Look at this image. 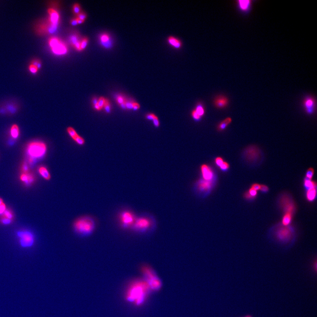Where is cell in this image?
Wrapping results in <instances>:
<instances>
[{
	"label": "cell",
	"mask_w": 317,
	"mask_h": 317,
	"mask_svg": "<svg viewBox=\"0 0 317 317\" xmlns=\"http://www.w3.org/2000/svg\"><path fill=\"white\" fill-rule=\"evenodd\" d=\"M157 116L153 113H149L146 116V118L148 120H153Z\"/></svg>",
	"instance_id": "obj_46"
},
{
	"label": "cell",
	"mask_w": 317,
	"mask_h": 317,
	"mask_svg": "<svg viewBox=\"0 0 317 317\" xmlns=\"http://www.w3.org/2000/svg\"><path fill=\"white\" fill-rule=\"evenodd\" d=\"M152 121H153V124H154L155 127H159V126H160V122H159V119L157 116Z\"/></svg>",
	"instance_id": "obj_53"
},
{
	"label": "cell",
	"mask_w": 317,
	"mask_h": 317,
	"mask_svg": "<svg viewBox=\"0 0 317 317\" xmlns=\"http://www.w3.org/2000/svg\"><path fill=\"white\" fill-rule=\"evenodd\" d=\"M151 225L150 220L147 218L141 217L136 219L133 227L138 231H144L148 229Z\"/></svg>",
	"instance_id": "obj_9"
},
{
	"label": "cell",
	"mask_w": 317,
	"mask_h": 317,
	"mask_svg": "<svg viewBox=\"0 0 317 317\" xmlns=\"http://www.w3.org/2000/svg\"><path fill=\"white\" fill-rule=\"evenodd\" d=\"M315 100L313 98L307 97L305 99L304 101V105L308 112L311 113L312 112L315 106Z\"/></svg>",
	"instance_id": "obj_18"
},
{
	"label": "cell",
	"mask_w": 317,
	"mask_h": 317,
	"mask_svg": "<svg viewBox=\"0 0 317 317\" xmlns=\"http://www.w3.org/2000/svg\"><path fill=\"white\" fill-rule=\"evenodd\" d=\"M73 227L74 231L80 235H89L95 229V221L90 216H82L75 220Z\"/></svg>",
	"instance_id": "obj_3"
},
{
	"label": "cell",
	"mask_w": 317,
	"mask_h": 317,
	"mask_svg": "<svg viewBox=\"0 0 317 317\" xmlns=\"http://www.w3.org/2000/svg\"><path fill=\"white\" fill-rule=\"evenodd\" d=\"M141 272L144 275L145 280L149 285L152 291H159L162 286L161 281L152 268L147 266L141 268Z\"/></svg>",
	"instance_id": "obj_4"
},
{
	"label": "cell",
	"mask_w": 317,
	"mask_h": 317,
	"mask_svg": "<svg viewBox=\"0 0 317 317\" xmlns=\"http://www.w3.org/2000/svg\"><path fill=\"white\" fill-rule=\"evenodd\" d=\"M39 68L33 64H31L29 66V70L31 73L35 74L37 73Z\"/></svg>",
	"instance_id": "obj_33"
},
{
	"label": "cell",
	"mask_w": 317,
	"mask_h": 317,
	"mask_svg": "<svg viewBox=\"0 0 317 317\" xmlns=\"http://www.w3.org/2000/svg\"><path fill=\"white\" fill-rule=\"evenodd\" d=\"M119 219L120 225L123 228H129L133 226L136 220L134 214L129 211L121 212L119 214Z\"/></svg>",
	"instance_id": "obj_6"
},
{
	"label": "cell",
	"mask_w": 317,
	"mask_h": 317,
	"mask_svg": "<svg viewBox=\"0 0 317 317\" xmlns=\"http://www.w3.org/2000/svg\"><path fill=\"white\" fill-rule=\"evenodd\" d=\"M73 11L74 13L76 15H77L81 12V6L78 4H75L73 7Z\"/></svg>",
	"instance_id": "obj_32"
},
{
	"label": "cell",
	"mask_w": 317,
	"mask_h": 317,
	"mask_svg": "<svg viewBox=\"0 0 317 317\" xmlns=\"http://www.w3.org/2000/svg\"><path fill=\"white\" fill-rule=\"evenodd\" d=\"M27 156V162L30 166L32 165L37 160L42 158L47 151L46 144L40 141H33L26 145L25 149Z\"/></svg>",
	"instance_id": "obj_2"
},
{
	"label": "cell",
	"mask_w": 317,
	"mask_h": 317,
	"mask_svg": "<svg viewBox=\"0 0 317 317\" xmlns=\"http://www.w3.org/2000/svg\"><path fill=\"white\" fill-rule=\"evenodd\" d=\"M17 236L20 239V245L23 247L32 246L34 242V238L31 232L28 231H19L17 232Z\"/></svg>",
	"instance_id": "obj_7"
},
{
	"label": "cell",
	"mask_w": 317,
	"mask_h": 317,
	"mask_svg": "<svg viewBox=\"0 0 317 317\" xmlns=\"http://www.w3.org/2000/svg\"><path fill=\"white\" fill-rule=\"evenodd\" d=\"M140 108V105L138 103L134 102L133 105V109L134 110H138Z\"/></svg>",
	"instance_id": "obj_54"
},
{
	"label": "cell",
	"mask_w": 317,
	"mask_h": 317,
	"mask_svg": "<svg viewBox=\"0 0 317 317\" xmlns=\"http://www.w3.org/2000/svg\"><path fill=\"white\" fill-rule=\"evenodd\" d=\"M70 23L73 26H75L78 25L77 22V20L76 18H75V19H72L70 21Z\"/></svg>",
	"instance_id": "obj_55"
},
{
	"label": "cell",
	"mask_w": 317,
	"mask_h": 317,
	"mask_svg": "<svg viewBox=\"0 0 317 317\" xmlns=\"http://www.w3.org/2000/svg\"><path fill=\"white\" fill-rule=\"evenodd\" d=\"M291 232L289 228L284 227L280 228L277 233V236L280 239L285 240L289 238L291 235Z\"/></svg>",
	"instance_id": "obj_20"
},
{
	"label": "cell",
	"mask_w": 317,
	"mask_h": 317,
	"mask_svg": "<svg viewBox=\"0 0 317 317\" xmlns=\"http://www.w3.org/2000/svg\"><path fill=\"white\" fill-rule=\"evenodd\" d=\"M260 190L261 191L263 192H267L269 190V188L267 186H266V185L262 184V185H261Z\"/></svg>",
	"instance_id": "obj_52"
},
{
	"label": "cell",
	"mask_w": 317,
	"mask_h": 317,
	"mask_svg": "<svg viewBox=\"0 0 317 317\" xmlns=\"http://www.w3.org/2000/svg\"><path fill=\"white\" fill-rule=\"evenodd\" d=\"M126 100V99L122 96H118L117 97V102L119 105H121V104L125 103Z\"/></svg>",
	"instance_id": "obj_41"
},
{
	"label": "cell",
	"mask_w": 317,
	"mask_h": 317,
	"mask_svg": "<svg viewBox=\"0 0 317 317\" xmlns=\"http://www.w3.org/2000/svg\"><path fill=\"white\" fill-rule=\"evenodd\" d=\"M98 99H97V98L94 97L92 100V102H93V105H97L98 103Z\"/></svg>",
	"instance_id": "obj_57"
},
{
	"label": "cell",
	"mask_w": 317,
	"mask_h": 317,
	"mask_svg": "<svg viewBox=\"0 0 317 317\" xmlns=\"http://www.w3.org/2000/svg\"><path fill=\"white\" fill-rule=\"evenodd\" d=\"M48 43L51 51L56 55H64L68 52V48L66 44L57 37H50Z\"/></svg>",
	"instance_id": "obj_5"
},
{
	"label": "cell",
	"mask_w": 317,
	"mask_h": 317,
	"mask_svg": "<svg viewBox=\"0 0 317 317\" xmlns=\"http://www.w3.org/2000/svg\"><path fill=\"white\" fill-rule=\"evenodd\" d=\"M1 222L4 225H9L12 222V220L8 218L4 217L1 220Z\"/></svg>",
	"instance_id": "obj_42"
},
{
	"label": "cell",
	"mask_w": 317,
	"mask_h": 317,
	"mask_svg": "<svg viewBox=\"0 0 317 317\" xmlns=\"http://www.w3.org/2000/svg\"><path fill=\"white\" fill-rule=\"evenodd\" d=\"M76 18L85 21L87 18L86 14L83 12H81L78 14L76 15Z\"/></svg>",
	"instance_id": "obj_38"
},
{
	"label": "cell",
	"mask_w": 317,
	"mask_h": 317,
	"mask_svg": "<svg viewBox=\"0 0 317 317\" xmlns=\"http://www.w3.org/2000/svg\"><path fill=\"white\" fill-rule=\"evenodd\" d=\"M6 209V205L4 203L0 205V215H3Z\"/></svg>",
	"instance_id": "obj_48"
},
{
	"label": "cell",
	"mask_w": 317,
	"mask_h": 317,
	"mask_svg": "<svg viewBox=\"0 0 317 317\" xmlns=\"http://www.w3.org/2000/svg\"><path fill=\"white\" fill-rule=\"evenodd\" d=\"M10 137L14 140H17L20 135V130L19 126L16 124H13L10 130Z\"/></svg>",
	"instance_id": "obj_21"
},
{
	"label": "cell",
	"mask_w": 317,
	"mask_h": 317,
	"mask_svg": "<svg viewBox=\"0 0 317 317\" xmlns=\"http://www.w3.org/2000/svg\"><path fill=\"white\" fill-rule=\"evenodd\" d=\"M214 103L215 106L217 108H225L228 105L229 100L228 98L224 96H218L215 99Z\"/></svg>",
	"instance_id": "obj_14"
},
{
	"label": "cell",
	"mask_w": 317,
	"mask_h": 317,
	"mask_svg": "<svg viewBox=\"0 0 317 317\" xmlns=\"http://www.w3.org/2000/svg\"><path fill=\"white\" fill-rule=\"evenodd\" d=\"M215 161L216 165H217V166H219V167H220V166L223 164V163L224 162L223 160V159L221 157L216 158L215 159Z\"/></svg>",
	"instance_id": "obj_47"
},
{
	"label": "cell",
	"mask_w": 317,
	"mask_h": 317,
	"mask_svg": "<svg viewBox=\"0 0 317 317\" xmlns=\"http://www.w3.org/2000/svg\"><path fill=\"white\" fill-rule=\"evenodd\" d=\"M20 180L25 185L29 186L35 182L36 179L34 174L30 171L27 173L21 174L20 176Z\"/></svg>",
	"instance_id": "obj_10"
},
{
	"label": "cell",
	"mask_w": 317,
	"mask_h": 317,
	"mask_svg": "<svg viewBox=\"0 0 317 317\" xmlns=\"http://www.w3.org/2000/svg\"><path fill=\"white\" fill-rule=\"evenodd\" d=\"M238 7L240 10L243 12L248 11L250 10L251 6V1L249 0H240L237 1Z\"/></svg>",
	"instance_id": "obj_19"
},
{
	"label": "cell",
	"mask_w": 317,
	"mask_h": 317,
	"mask_svg": "<svg viewBox=\"0 0 317 317\" xmlns=\"http://www.w3.org/2000/svg\"><path fill=\"white\" fill-rule=\"evenodd\" d=\"M81 40H80V41H78V42L77 43H76V44L75 45H74V48H75V49H76V50H77V51H81Z\"/></svg>",
	"instance_id": "obj_50"
},
{
	"label": "cell",
	"mask_w": 317,
	"mask_h": 317,
	"mask_svg": "<svg viewBox=\"0 0 317 317\" xmlns=\"http://www.w3.org/2000/svg\"><path fill=\"white\" fill-rule=\"evenodd\" d=\"M213 182L212 181H207L201 179L198 181L197 183V188L199 190L204 192H208L212 189Z\"/></svg>",
	"instance_id": "obj_12"
},
{
	"label": "cell",
	"mask_w": 317,
	"mask_h": 317,
	"mask_svg": "<svg viewBox=\"0 0 317 317\" xmlns=\"http://www.w3.org/2000/svg\"><path fill=\"white\" fill-rule=\"evenodd\" d=\"M151 290L149 286L145 280H136L133 282L126 293V299L139 306L144 304Z\"/></svg>",
	"instance_id": "obj_1"
},
{
	"label": "cell",
	"mask_w": 317,
	"mask_h": 317,
	"mask_svg": "<svg viewBox=\"0 0 317 317\" xmlns=\"http://www.w3.org/2000/svg\"><path fill=\"white\" fill-rule=\"evenodd\" d=\"M3 203H4L2 199H1V198H0V205H1V204H2Z\"/></svg>",
	"instance_id": "obj_60"
},
{
	"label": "cell",
	"mask_w": 317,
	"mask_h": 317,
	"mask_svg": "<svg viewBox=\"0 0 317 317\" xmlns=\"http://www.w3.org/2000/svg\"><path fill=\"white\" fill-rule=\"evenodd\" d=\"M80 40H81V39H80V35L77 32L73 33L72 34L69 38V42L73 47H74L76 43H77Z\"/></svg>",
	"instance_id": "obj_23"
},
{
	"label": "cell",
	"mask_w": 317,
	"mask_h": 317,
	"mask_svg": "<svg viewBox=\"0 0 317 317\" xmlns=\"http://www.w3.org/2000/svg\"><path fill=\"white\" fill-rule=\"evenodd\" d=\"M314 170L313 168L309 169L307 171V174H306V178L308 179L311 180L312 177H313V175H314Z\"/></svg>",
	"instance_id": "obj_36"
},
{
	"label": "cell",
	"mask_w": 317,
	"mask_h": 317,
	"mask_svg": "<svg viewBox=\"0 0 317 317\" xmlns=\"http://www.w3.org/2000/svg\"><path fill=\"white\" fill-rule=\"evenodd\" d=\"M76 18L77 19V22L78 23V25L82 24V23H83L85 22L84 21L82 20H80V19H78V18Z\"/></svg>",
	"instance_id": "obj_58"
},
{
	"label": "cell",
	"mask_w": 317,
	"mask_h": 317,
	"mask_svg": "<svg viewBox=\"0 0 317 317\" xmlns=\"http://www.w3.org/2000/svg\"><path fill=\"white\" fill-rule=\"evenodd\" d=\"M106 99L103 97H100L98 99V101L97 105L100 109H102L103 108H104V105H105V103Z\"/></svg>",
	"instance_id": "obj_34"
},
{
	"label": "cell",
	"mask_w": 317,
	"mask_h": 317,
	"mask_svg": "<svg viewBox=\"0 0 317 317\" xmlns=\"http://www.w3.org/2000/svg\"><path fill=\"white\" fill-rule=\"evenodd\" d=\"M105 110L107 113H109L111 111V106L109 100L106 99L105 103L104 106Z\"/></svg>",
	"instance_id": "obj_40"
},
{
	"label": "cell",
	"mask_w": 317,
	"mask_h": 317,
	"mask_svg": "<svg viewBox=\"0 0 317 317\" xmlns=\"http://www.w3.org/2000/svg\"><path fill=\"white\" fill-rule=\"evenodd\" d=\"M246 159L249 161L256 160L259 155V151L256 147H249L245 151Z\"/></svg>",
	"instance_id": "obj_11"
},
{
	"label": "cell",
	"mask_w": 317,
	"mask_h": 317,
	"mask_svg": "<svg viewBox=\"0 0 317 317\" xmlns=\"http://www.w3.org/2000/svg\"><path fill=\"white\" fill-rule=\"evenodd\" d=\"M3 215L4 217L10 219V220H12L13 217L12 213L8 209H6L5 212L4 213Z\"/></svg>",
	"instance_id": "obj_35"
},
{
	"label": "cell",
	"mask_w": 317,
	"mask_h": 317,
	"mask_svg": "<svg viewBox=\"0 0 317 317\" xmlns=\"http://www.w3.org/2000/svg\"><path fill=\"white\" fill-rule=\"evenodd\" d=\"M305 185L307 190L316 187V184L314 182L312 181L311 180L308 179L307 178L305 179Z\"/></svg>",
	"instance_id": "obj_28"
},
{
	"label": "cell",
	"mask_w": 317,
	"mask_h": 317,
	"mask_svg": "<svg viewBox=\"0 0 317 317\" xmlns=\"http://www.w3.org/2000/svg\"><path fill=\"white\" fill-rule=\"evenodd\" d=\"M192 116L195 120H199L201 118V117L197 114L195 109L192 112Z\"/></svg>",
	"instance_id": "obj_43"
},
{
	"label": "cell",
	"mask_w": 317,
	"mask_h": 317,
	"mask_svg": "<svg viewBox=\"0 0 317 317\" xmlns=\"http://www.w3.org/2000/svg\"><path fill=\"white\" fill-rule=\"evenodd\" d=\"M74 140L76 142L77 144L79 145H83L85 143V141L84 139L78 135L74 139Z\"/></svg>",
	"instance_id": "obj_37"
},
{
	"label": "cell",
	"mask_w": 317,
	"mask_h": 317,
	"mask_svg": "<svg viewBox=\"0 0 317 317\" xmlns=\"http://www.w3.org/2000/svg\"><path fill=\"white\" fill-rule=\"evenodd\" d=\"M20 109L19 105L14 102H7L0 106V114L13 116L17 113Z\"/></svg>",
	"instance_id": "obj_8"
},
{
	"label": "cell",
	"mask_w": 317,
	"mask_h": 317,
	"mask_svg": "<svg viewBox=\"0 0 317 317\" xmlns=\"http://www.w3.org/2000/svg\"><path fill=\"white\" fill-rule=\"evenodd\" d=\"M195 111L197 114L201 117L204 116V109L203 106L201 104H199L196 106L195 109Z\"/></svg>",
	"instance_id": "obj_29"
},
{
	"label": "cell",
	"mask_w": 317,
	"mask_h": 317,
	"mask_svg": "<svg viewBox=\"0 0 317 317\" xmlns=\"http://www.w3.org/2000/svg\"><path fill=\"white\" fill-rule=\"evenodd\" d=\"M232 119L231 118H227L225 119L222 121L220 124L218 125V129L220 131L224 130L225 129L227 126L231 122Z\"/></svg>",
	"instance_id": "obj_25"
},
{
	"label": "cell",
	"mask_w": 317,
	"mask_h": 317,
	"mask_svg": "<svg viewBox=\"0 0 317 317\" xmlns=\"http://www.w3.org/2000/svg\"><path fill=\"white\" fill-rule=\"evenodd\" d=\"M316 196V188L308 190L307 193V198L308 201H312L315 200Z\"/></svg>",
	"instance_id": "obj_24"
},
{
	"label": "cell",
	"mask_w": 317,
	"mask_h": 317,
	"mask_svg": "<svg viewBox=\"0 0 317 317\" xmlns=\"http://www.w3.org/2000/svg\"><path fill=\"white\" fill-rule=\"evenodd\" d=\"M202 174L203 179L212 181L213 179L214 174L211 168L206 164H203L201 167Z\"/></svg>",
	"instance_id": "obj_13"
},
{
	"label": "cell",
	"mask_w": 317,
	"mask_h": 317,
	"mask_svg": "<svg viewBox=\"0 0 317 317\" xmlns=\"http://www.w3.org/2000/svg\"><path fill=\"white\" fill-rule=\"evenodd\" d=\"M30 167L31 166L29 165V163H28L26 160H25L23 161L21 164L20 168L21 174L27 173L29 172H30Z\"/></svg>",
	"instance_id": "obj_26"
},
{
	"label": "cell",
	"mask_w": 317,
	"mask_h": 317,
	"mask_svg": "<svg viewBox=\"0 0 317 317\" xmlns=\"http://www.w3.org/2000/svg\"><path fill=\"white\" fill-rule=\"evenodd\" d=\"M245 196L246 198H247V199H249V200H252V199H254L253 197H252V196L249 194L248 192H247L246 193H245Z\"/></svg>",
	"instance_id": "obj_56"
},
{
	"label": "cell",
	"mask_w": 317,
	"mask_h": 317,
	"mask_svg": "<svg viewBox=\"0 0 317 317\" xmlns=\"http://www.w3.org/2000/svg\"><path fill=\"white\" fill-rule=\"evenodd\" d=\"M245 317H252V316H245Z\"/></svg>",
	"instance_id": "obj_61"
},
{
	"label": "cell",
	"mask_w": 317,
	"mask_h": 317,
	"mask_svg": "<svg viewBox=\"0 0 317 317\" xmlns=\"http://www.w3.org/2000/svg\"><path fill=\"white\" fill-rule=\"evenodd\" d=\"M260 187H261V185L258 184H254L252 185L251 188H253L254 190H255L258 191L260 190Z\"/></svg>",
	"instance_id": "obj_51"
},
{
	"label": "cell",
	"mask_w": 317,
	"mask_h": 317,
	"mask_svg": "<svg viewBox=\"0 0 317 317\" xmlns=\"http://www.w3.org/2000/svg\"><path fill=\"white\" fill-rule=\"evenodd\" d=\"M220 169L222 170L225 171L229 168V165L227 163L224 162L223 164L220 166Z\"/></svg>",
	"instance_id": "obj_45"
},
{
	"label": "cell",
	"mask_w": 317,
	"mask_h": 317,
	"mask_svg": "<svg viewBox=\"0 0 317 317\" xmlns=\"http://www.w3.org/2000/svg\"><path fill=\"white\" fill-rule=\"evenodd\" d=\"M67 131L69 134L70 136L74 140V139L78 135L77 133L76 132L75 130L72 127H69L67 128Z\"/></svg>",
	"instance_id": "obj_30"
},
{
	"label": "cell",
	"mask_w": 317,
	"mask_h": 317,
	"mask_svg": "<svg viewBox=\"0 0 317 317\" xmlns=\"http://www.w3.org/2000/svg\"><path fill=\"white\" fill-rule=\"evenodd\" d=\"M292 215L289 213H286L282 220V224L285 226L288 225L292 220Z\"/></svg>",
	"instance_id": "obj_27"
},
{
	"label": "cell",
	"mask_w": 317,
	"mask_h": 317,
	"mask_svg": "<svg viewBox=\"0 0 317 317\" xmlns=\"http://www.w3.org/2000/svg\"><path fill=\"white\" fill-rule=\"evenodd\" d=\"M94 107L95 109H96V110H101V109H100V108L98 106L97 104V105H94Z\"/></svg>",
	"instance_id": "obj_59"
},
{
	"label": "cell",
	"mask_w": 317,
	"mask_h": 317,
	"mask_svg": "<svg viewBox=\"0 0 317 317\" xmlns=\"http://www.w3.org/2000/svg\"><path fill=\"white\" fill-rule=\"evenodd\" d=\"M38 173L42 177L46 180H49L51 179V175L50 173L46 167L43 166L38 167L37 168Z\"/></svg>",
	"instance_id": "obj_22"
},
{
	"label": "cell",
	"mask_w": 317,
	"mask_h": 317,
	"mask_svg": "<svg viewBox=\"0 0 317 317\" xmlns=\"http://www.w3.org/2000/svg\"><path fill=\"white\" fill-rule=\"evenodd\" d=\"M134 103V101L130 100H126V101H125L126 108L128 109H133V105Z\"/></svg>",
	"instance_id": "obj_39"
},
{
	"label": "cell",
	"mask_w": 317,
	"mask_h": 317,
	"mask_svg": "<svg viewBox=\"0 0 317 317\" xmlns=\"http://www.w3.org/2000/svg\"><path fill=\"white\" fill-rule=\"evenodd\" d=\"M283 206L284 207L285 211H286V213H289L291 214H293V212H294V210H295V207H294V204H293V203L291 201H288V199H286V198H285L283 201Z\"/></svg>",
	"instance_id": "obj_17"
},
{
	"label": "cell",
	"mask_w": 317,
	"mask_h": 317,
	"mask_svg": "<svg viewBox=\"0 0 317 317\" xmlns=\"http://www.w3.org/2000/svg\"><path fill=\"white\" fill-rule=\"evenodd\" d=\"M89 39L88 37H85L83 39H81V50H84L85 49L88 43Z\"/></svg>",
	"instance_id": "obj_31"
},
{
	"label": "cell",
	"mask_w": 317,
	"mask_h": 317,
	"mask_svg": "<svg viewBox=\"0 0 317 317\" xmlns=\"http://www.w3.org/2000/svg\"><path fill=\"white\" fill-rule=\"evenodd\" d=\"M168 44L174 49H179L182 47V43L180 39L174 36H169L167 38Z\"/></svg>",
	"instance_id": "obj_16"
},
{
	"label": "cell",
	"mask_w": 317,
	"mask_h": 317,
	"mask_svg": "<svg viewBox=\"0 0 317 317\" xmlns=\"http://www.w3.org/2000/svg\"><path fill=\"white\" fill-rule=\"evenodd\" d=\"M100 41L101 45L106 49H110L112 47V42L109 34H103L100 36Z\"/></svg>",
	"instance_id": "obj_15"
},
{
	"label": "cell",
	"mask_w": 317,
	"mask_h": 317,
	"mask_svg": "<svg viewBox=\"0 0 317 317\" xmlns=\"http://www.w3.org/2000/svg\"><path fill=\"white\" fill-rule=\"evenodd\" d=\"M31 64H33L34 65L37 66L39 69H40V67H41V61H39V60H35L34 61H33L32 62Z\"/></svg>",
	"instance_id": "obj_49"
},
{
	"label": "cell",
	"mask_w": 317,
	"mask_h": 317,
	"mask_svg": "<svg viewBox=\"0 0 317 317\" xmlns=\"http://www.w3.org/2000/svg\"><path fill=\"white\" fill-rule=\"evenodd\" d=\"M248 193H249L250 195L253 197L254 198H255L256 197L257 194V192L255 190L253 189V188H251V189L249 190L248 191Z\"/></svg>",
	"instance_id": "obj_44"
}]
</instances>
